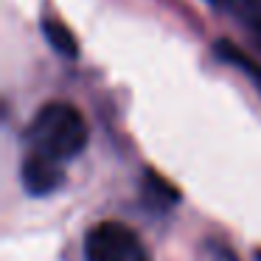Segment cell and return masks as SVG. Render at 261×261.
<instances>
[{"mask_svg": "<svg viewBox=\"0 0 261 261\" xmlns=\"http://www.w3.org/2000/svg\"><path fill=\"white\" fill-rule=\"evenodd\" d=\"M239 12H242V17L247 20V25L253 29V34L258 37V42H261V9H255L253 0H247V3L239 9Z\"/></svg>", "mask_w": 261, "mask_h": 261, "instance_id": "obj_7", "label": "cell"}, {"mask_svg": "<svg viewBox=\"0 0 261 261\" xmlns=\"http://www.w3.org/2000/svg\"><path fill=\"white\" fill-rule=\"evenodd\" d=\"M214 54L222 59V62L233 65V68H239L244 76H250V79H253V85H255V90L261 93V65L255 62L253 57H247L242 48L233 45V42H227V40H216L214 42Z\"/></svg>", "mask_w": 261, "mask_h": 261, "instance_id": "obj_4", "label": "cell"}, {"mask_svg": "<svg viewBox=\"0 0 261 261\" xmlns=\"http://www.w3.org/2000/svg\"><path fill=\"white\" fill-rule=\"evenodd\" d=\"M143 194H146V199L154 208H169V205H174L180 199V191L169 180H163L158 171H146L143 174Z\"/></svg>", "mask_w": 261, "mask_h": 261, "instance_id": "obj_6", "label": "cell"}, {"mask_svg": "<svg viewBox=\"0 0 261 261\" xmlns=\"http://www.w3.org/2000/svg\"><path fill=\"white\" fill-rule=\"evenodd\" d=\"M85 258L87 261H152L146 244L135 230L124 222H98L85 236Z\"/></svg>", "mask_w": 261, "mask_h": 261, "instance_id": "obj_2", "label": "cell"}, {"mask_svg": "<svg viewBox=\"0 0 261 261\" xmlns=\"http://www.w3.org/2000/svg\"><path fill=\"white\" fill-rule=\"evenodd\" d=\"M258 258H261V253H258Z\"/></svg>", "mask_w": 261, "mask_h": 261, "instance_id": "obj_9", "label": "cell"}, {"mask_svg": "<svg viewBox=\"0 0 261 261\" xmlns=\"http://www.w3.org/2000/svg\"><path fill=\"white\" fill-rule=\"evenodd\" d=\"M42 37L48 40V45L54 48V51L59 54V57H68L73 59L76 54H79V42H76V34L68 29L65 23H59V20H42Z\"/></svg>", "mask_w": 261, "mask_h": 261, "instance_id": "obj_5", "label": "cell"}, {"mask_svg": "<svg viewBox=\"0 0 261 261\" xmlns=\"http://www.w3.org/2000/svg\"><path fill=\"white\" fill-rule=\"evenodd\" d=\"M31 152L57 160H70L87 146L85 115L68 101H51L34 115L29 126Z\"/></svg>", "mask_w": 261, "mask_h": 261, "instance_id": "obj_1", "label": "cell"}, {"mask_svg": "<svg viewBox=\"0 0 261 261\" xmlns=\"http://www.w3.org/2000/svg\"><path fill=\"white\" fill-rule=\"evenodd\" d=\"M20 177H23V186H25V191H29L31 197L54 194L65 180V174H62V169H59L57 160L45 158V154H37V152H31L29 158L23 160Z\"/></svg>", "mask_w": 261, "mask_h": 261, "instance_id": "obj_3", "label": "cell"}, {"mask_svg": "<svg viewBox=\"0 0 261 261\" xmlns=\"http://www.w3.org/2000/svg\"><path fill=\"white\" fill-rule=\"evenodd\" d=\"M214 3H219V6H230V9H242L247 0H214Z\"/></svg>", "mask_w": 261, "mask_h": 261, "instance_id": "obj_8", "label": "cell"}]
</instances>
